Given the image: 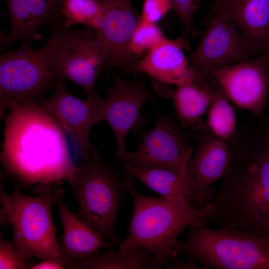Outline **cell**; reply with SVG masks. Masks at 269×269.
I'll return each mask as SVG.
<instances>
[{"label": "cell", "instance_id": "e0dca14e", "mask_svg": "<svg viewBox=\"0 0 269 269\" xmlns=\"http://www.w3.org/2000/svg\"><path fill=\"white\" fill-rule=\"evenodd\" d=\"M182 38H166L163 42L140 59L130 73L141 72L156 82L178 85L196 81L202 71L190 66Z\"/></svg>", "mask_w": 269, "mask_h": 269}, {"label": "cell", "instance_id": "83f0119b", "mask_svg": "<svg viewBox=\"0 0 269 269\" xmlns=\"http://www.w3.org/2000/svg\"><path fill=\"white\" fill-rule=\"evenodd\" d=\"M172 9L170 0H144L140 19L156 23Z\"/></svg>", "mask_w": 269, "mask_h": 269}, {"label": "cell", "instance_id": "6da1fadb", "mask_svg": "<svg viewBox=\"0 0 269 269\" xmlns=\"http://www.w3.org/2000/svg\"><path fill=\"white\" fill-rule=\"evenodd\" d=\"M0 160L21 186L37 187L66 181L72 186L77 166L66 134L50 115L34 105L6 99Z\"/></svg>", "mask_w": 269, "mask_h": 269}, {"label": "cell", "instance_id": "cb8c5ba5", "mask_svg": "<svg viewBox=\"0 0 269 269\" xmlns=\"http://www.w3.org/2000/svg\"><path fill=\"white\" fill-rule=\"evenodd\" d=\"M64 28L73 25L83 24L96 28L101 12L99 0H64Z\"/></svg>", "mask_w": 269, "mask_h": 269}, {"label": "cell", "instance_id": "484cf974", "mask_svg": "<svg viewBox=\"0 0 269 269\" xmlns=\"http://www.w3.org/2000/svg\"><path fill=\"white\" fill-rule=\"evenodd\" d=\"M173 9L177 14L181 24L185 49L190 50V38L193 29V17L198 9V0H170Z\"/></svg>", "mask_w": 269, "mask_h": 269}, {"label": "cell", "instance_id": "ac0fdd59", "mask_svg": "<svg viewBox=\"0 0 269 269\" xmlns=\"http://www.w3.org/2000/svg\"><path fill=\"white\" fill-rule=\"evenodd\" d=\"M211 10L226 16L261 53L269 39V0H214Z\"/></svg>", "mask_w": 269, "mask_h": 269}, {"label": "cell", "instance_id": "ba28073f", "mask_svg": "<svg viewBox=\"0 0 269 269\" xmlns=\"http://www.w3.org/2000/svg\"><path fill=\"white\" fill-rule=\"evenodd\" d=\"M61 78L51 62L46 43L37 49L22 43L0 56V97L36 105L55 88Z\"/></svg>", "mask_w": 269, "mask_h": 269}, {"label": "cell", "instance_id": "8fae6325", "mask_svg": "<svg viewBox=\"0 0 269 269\" xmlns=\"http://www.w3.org/2000/svg\"><path fill=\"white\" fill-rule=\"evenodd\" d=\"M196 48L187 57L200 70L218 69L256 57L257 48L226 16L214 11Z\"/></svg>", "mask_w": 269, "mask_h": 269}, {"label": "cell", "instance_id": "f546056e", "mask_svg": "<svg viewBox=\"0 0 269 269\" xmlns=\"http://www.w3.org/2000/svg\"><path fill=\"white\" fill-rule=\"evenodd\" d=\"M65 266L60 261L47 259L43 260L39 263L32 265L30 269H64Z\"/></svg>", "mask_w": 269, "mask_h": 269}, {"label": "cell", "instance_id": "d6986e66", "mask_svg": "<svg viewBox=\"0 0 269 269\" xmlns=\"http://www.w3.org/2000/svg\"><path fill=\"white\" fill-rule=\"evenodd\" d=\"M56 204L63 229L59 245L60 260L82 259L100 249L120 245L105 240L94 229L73 213L61 198Z\"/></svg>", "mask_w": 269, "mask_h": 269}, {"label": "cell", "instance_id": "9a60e30c", "mask_svg": "<svg viewBox=\"0 0 269 269\" xmlns=\"http://www.w3.org/2000/svg\"><path fill=\"white\" fill-rule=\"evenodd\" d=\"M9 19L8 32L0 34L1 49L7 50L20 41L32 46L33 40L41 38L43 26L52 31L64 27V0H5Z\"/></svg>", "mask_w": 269, "mask_h": 269}, {"label": "cell", "instance_id": "f1b7e54d", "mask_svg": "<svg viewBox=\"0 0 269 269\" xmlns=\"http://www.w3.org/2000/svg\"><path fill=\"white\" fill-rule=\"evenodd\" d=\"M178 254L173 251L164 266L169 269H204L197 262L189 259H182Z\"/></svg>", "mask_w": 269, "mask_h": 269}, {"label": "cell", "instance_id": "4dcf8cb0", "mask_svg": "<svg viewBox=\"0 0 269 269\" xmlns=\"http://www.w3.org/2000/svg\"><path fill=\"white\" fill-rule=\"evenodd\" d=\"M261 54V56L266 59L269 69V39L264 47Z\"/></svg>", "mask_w": 269, "mask_h": 269}, {"label": "cell", "instance_id": "7a4b0ae2", "mask_svg": "<svg viewBox=\"0 0 269 269\" xmlns=\"http://www.w3.org/2000/svg\"><path fill=\"white\" fill-rule=\"evenodd\" d=\"M219 201L227 226L269 241V126L236 155Z\"/></svg>", "mask_w": 269, "mask_h": 269}, {"label": "cell", "instance_id": "2e32d148", "mask_svg": "<svg viewBox=\"0 0 269 269\" xmlns=\"http://www.w3.org/2000/svg\"><path fill=\"white\" fill-rule=\"evenodd\" d=\"M230 159V147L217 137L203 140L191 156L185 178L194 192L198 208H204L213 200L214 184L224 176Z\"/></svg>", "mask_w": 269, "mask_h": 269}, {"label": "cell", "instance_id": "4fadbf2b", "mask_svg": "<svg viewBox=\"0 0 269 269\" xmlns=\"http://www.w3.org/2000/svg\"><path fill=\"white\" fill-rule=\"evenodd\" d=\"M101 97L81 100L67 90L61 79L53 94L36 105L50 115L70 138L82 160L91 154L89 136L92 126L97 124V111Z\"/></svg>", "mask_w": 269, "mask_h": 269}, {"label": "cell", "instance_id": "8992f818", "mask_svg": "<svg viewBox=\"0 0 269 269\" xmlns=\"http://www.w3.org/2000/svg\"><path fill=\"white\" fill-rule=\"evenodd\" d=\"M73 185L77 215L106 241L119 244L115 230L122 195L126 191L115 169L93 145L90 157L77 166Z\"/></svg>", "mask_w": 269, "mask_h": 269}, {"label": "cell", "instance_id": "5b68a950", "mask_svg": "<svg viewBox=\"0 0 269 269\" xmlns=\"http://www.w3.org/2000/svg\"><path fill=\"white\" fill-rule=\"evenodd\" d=\"M173 250L204 269H269V241L232 227L213 228L206 219L188 227Z\"/></svg>", "mask_w": 269, "mask_h": 269}, {"label": "cell", "instance_id": "5bb4252c", "mask_svg": "<svg viewBox=\"0 0 269 269\" xmlns=\"http://www.w3.org/2000/svg\"><path fill=\"white\" fill-rule=\"evenodd\" d=\"M101 15L96 28L108 52L105 68L130 73L139 60L130 53L132 37L139 20L132 0H99Z\"/></svg>", "mask_w": 269, "mask_h": 269}, {"label": "cell", "instance_id": "4316f807", "mask_svg": "<svg viewBox=\"0 0 269 269\" xmlns=\"http://www.w3.org/2000/svg\"><path fill=\"white\" fill-rule=\"evenodd\" d=\"M28 259L16 250L13 243L1 238L0 241V269H26L31 266L26 263Z\"/></svg>", "mask_w": 269, "mask_h": 269}, {"label": "cell", "instance_id": "1f68e13d", "mask_svg": "<svg viewBox=\"0 0 269 269\" xmlns=\"http://www.w3.org/2000/svg\"><path fill=\"white\" fill-rule=\"evenodd\" d=\"M199 4L204 0H198Z\"/></svg>", "mask_w": 269, "mask_h": 269}, {"label": "cell", "instance_id": "44dd1931", "mask_svg": "<svg viewBox=\"0 0 269 269\" xmlns=\"http://www.w3.org/2000/svg\"><path fill=\"white\" fill-rule=\"evenodd\" d=\"M124 165L127 174L137 178L161 197L169 199L184 198L197 208L194 192L185 177L163 168Z\"/></svg>", "mask_w": 269, "mask_h": 269}, {"label": "cell", "instance_id": "ffe728a7", "mask_svg": "<svg viewBox=\"0 0 269 269\" xmlns=\"http://www.w3.org/2000/svg\"><path fill=\"white\" fill-rule=\"evenodd\" d=\"M155 86L161 95L172 100L177 117L185 128L197 125L212 102V81L203 72L196 81L177 85L174 90L158 82Z\"/></svg>", "mask_w": 269, "mask_h": 269}, {"label": "cell", "instance_id": "603a6c76", "mask_svg": "<svg viewBox=\"0 0 269 269\" xmlns=\"http://www.w3.org/2000/svg\"><path fill=\"white\" fill-rule=\"evenodd\" d=\"M211 78L213 84L212 100L208 110L207 124L216 137L222 140L228 139L236 132L235 114L219 84Z\"/></svg>", "mask_w": 269, "mask_h": 269}, {"label": "cell", "instance_id": "30bf717a", "mask_svg": "<svg viewBox=\"0 0 269 269\" xmlns=\"http://www.w3.org/2000/svg\"><path fill=\"white\" fill-rule=\"evenodd\" d=\"M152 99L143 80L130 81L113 76L112 88L101 97L97 111V124L107 122L114 134L118 159L127 151L125 140L130 131H136L145 124L141 114L142 106Z\"/></svg>", "mask_w": 269, "mask_h": 269}, {"label": "cell", "instance_id": "3957f363", "mask_svg": "<svg viewBox=\"0 0 269 269\" xmlns=\"http://www.w3.org/2000/svg\"><path fill=\"white\" fill-rule=\"evenodd\" d=\"M134 177L127 174L126 191L133 200V210L128 235L119 250L129 252L139 248L149 251L152 260L147 269H160L173 252L175 241L185 228L208 219L214 213L212 203L195 207L184 198L153 197L138 192Z\"/></svg>", "mask_w": 269, "mask_h": 269}, {"label": "cell", "instance_id": "7c38bea8", "mask_svg": "<svg viewBox=\"0 0 269 269\" xmlns=\"http://www.w3.org/2000/svg\"><path fill=\"white\" fill-rule=\"evenodd\" d=\"M268 65L262 56L210 70H202L213 78L227 98L254 115L263 114L269 82Z\"/></svg>", "mask_w": 269, "mask_h": 269}, {"label": "cell", "instance_id": "7402d4cb", "mask_svg": "<svg viewBox=\"0 0 269 269\" xmlns=\"http://www.w3.org/2000/svg\"><path fill=\"white\" fill-rule=\"evenodd\" d=\"M152 260L151 253L139 248L131 251H110L95 252L82 259L72 261L61 260L66 269H147Z\"/></svg>", "mask_w": 269, "mask_h": 269}, {"label": "cell", "instance_id": "52a82bcc", "mask_svg": "<svg viewBox=\"0 0 269 269\" xmlns=\"http://www.w3.org/2000/svg\"><path fill=\"white\" fill-rule=\"evenodd\" d=\"M46 40L51 62L60 78L75 83L88 99L98 97L96 82L109 56L96 29L86 26L80 29L61 27L52 30Z\"/></svg>", "mask_w": 269, "mask_h": 269}, {"label": "cell", "instance_id": "9c48e42d", "mask_svg": "<svg viewBox=\"0 0 269 269\" xmlns=\"http://www.w3.org/2000/svg\"><path fill=\"white\" fill-rule=\"evenodd\" d=\"M192 153L176 124L157 112L154 127L143 136L138 148L127 151L118 159L137 167L169 169L185 177Z\"/></svg>", "mask_w": 269, "mask_h": 269}, {"label": "cell", "instance_id": "d4e9b609", "mask_svg": "<svg viewBox=\"0 0 269 269\" xmlns=\"http://www.w3.org/2000/svg\"><path fill=\"white\" fill-rule=\"evenodd\" d=\"M166 38L156 23L144 21L139 18L131 39L130 53L138 59L146 55Z\"/></svg>", "mask_w": 269, "mask_h": 269}, {"label": "cell", "instance_id": "277c9868", "mask_svg": "<svg viewBox=\"0 0 269 269\" xmlns=\"http://www.w3.org/2000/svg\"><path fill=\"white\" fill-rule=\"evenodd\" d=\"M0 175L1 213L5 221L11 226L13 244L16 250L27 259L60 260L59 244L52 220L51 209L54 203L64 193L62 182L39 187L38 196L31 197L22 192L18 184L11 194L5 190Z\"/></svg>", "mask_w": 269, "mask_h": 269}]
</instances>
